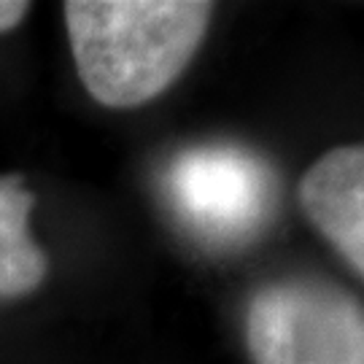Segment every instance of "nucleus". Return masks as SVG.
I'll list each match as a JSON object with an SVG mask.
<instances>
[{
    "mask_svg": "<svg viewBox=\"0 0 364 364\" xmlns=\"http://www.w3.org/2000/svg\"><path fill=\"white\" fill-rule=\"evenodd\" d=\"M78 78L95 103L138 108L173 87L208 33L203 0H68Z\"/></svg>",
    "mask_w": 364,
    "mask_h": 364,
    "instance_id": "obj_1",
    "label": "nucleus"
},
{
    "mask_svg": "<svg viewBox=\"0 0 364 364\" xmlns=\"http://www.w3.org/2000/svg\"><path fill=\"white\" fill-rule=\"evenodd\" d=\"M165 195L181 227L203 246L240 248L275 216L278 176L246 146L197 144L170 162Z\"/></svg>",
    "mask_w": 364,
    "mask_h": 364,
    "instance_id": "obj_2",
    "label": "nucleus"
},
{
    "mask_svg": "<svg viewBox=\"0 0 364 364\" xmlns=\"http://www.w3.org/2000/svg\"><path fill=\"white\" fill-rule=\"evenodd\" d=\"M254 364H364L362 299L316 275L262 284L243 313Z\"/></svg>",
    "mask_w": 364,
    "mask_h": 364,
    "instance_id": "obj_3",
    "label": "nucleus"
},
{
    "mask_svg": "<svg viewBox=\"0 0 364 364\" xmlns=\"http://www.w3.org/2000/svg\"><path fill=\"white\" fill-rule=\"evenodd\" d=\"M299 205L353 273L364 275V146L329 149L299 181Z\"/></svg>",
    "mask_w": 364,
    "mask_h": 364,
    "instance_id": "obj_4",
    "label": "nucleus"
},
{
    "mask_svg": "<svg viewBox=\"0 0 364 364\" xmlns=\"http://www.w3.org/2000/svg\"><path fill=\"white\" fill-rule=\"evenodd\" d=\"M33 205L22 178L0 176V302L33 294L49 275V257L30 230Z\"/></svg>",
    "mask_w": 364,
    "mask_h": 364,
    "instance_id": "obj_5",
    "label": "nucleus"
},
{
    "mask_svg": "<svg viewBox=\"0 0 364 364\" xmlns=\"http://www.w3.org/2000/svg\"><path fill=\"white\" fill-rule=\"evenodd\" d=\"M27 14H30V3L25 0H0V36L22 25Z\"/></svg>",
    "mask_w": 364,
    "mask_h": 364,
    "instance_id": "obj_6",
    "label": "nucleus"
}]
</instances>
